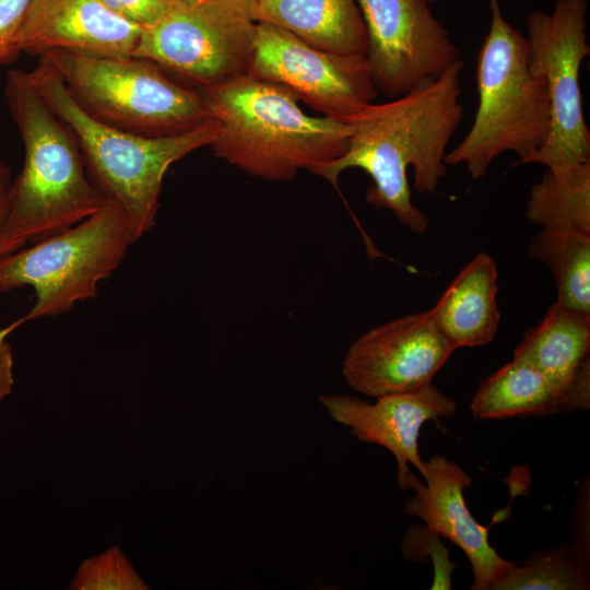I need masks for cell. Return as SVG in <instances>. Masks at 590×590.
<instances>
[{
	"mask_svg": "<svg viewBox=\"0 0 590 590\" xmlns=\"http://www.w3.org/2000/svg\"><path fill=\"white\" fill-rule=\"evenodd\" d=\"M463 67L459 59L439 76L399 97L368 104L346 120L353 131L345 153L314 174L337 187L344 170L363 169L373 180L366 201L390 210L412 232H425L429 221L412 202L406 172L411 166L413 188L422 193L435 192L446 176L447 146L464 113L460 103Z\"/></svg>",
	"mask_w": 590,
	"mask_h": 590,
	"instance_id": "6da1fadb",
	"label": "cell"
},
{
	"mask_svg": "<svg viewBox=\"0 0 590 590\" xmlns=\"http://www.w3.org/2000/svg\"><path fill=\"white\" fill-rule=\"evenodd\" d=\"M217 134L215 156L247 175L290 181L300 170L315 173L346 151L347 121L305 114L286 87L249 73L202 87Z\"/></svg>",
	"mask_w": 590,
	"mask_h": 590,
	"instance_id": "7a4b0ae2",
	"label": "cell"
},
{
	"mask_svg": "<svg viewBox=\"0 0 590 590\" xmlns=\"http://www.w3.org/2000/svg\"><path fill=\"white\" fill-rule=\"evenodd\" d=\"M4 95L25 156L12 181L1 257L79 224L108 201L90 178L71 130L45 103L28 73L9 71Z\"/></svg>",
	"mask_w": 590,
	"mask_h": 590,
	"instance_id": "3957f363",
	"label": "cell"
},
{
	"mask_svg": "<svg viewBox=\"0 0 590 590\" xmlns=\"http://www.w3.org/2000/svg\"><path fill=\"white\" fill-rule=\"evenodd\" d=\"M27 73L45 103L74 135L93 184L126 210L135 243L155 225L167 169L191 152L210 146L217 134L215 121L211 118L176 135L135 134L88 115L45 59L39 58Z\"/></svg>",
	"mask_w": 590,
	"mask_h": 590,
	"instance_id": "277c9868",
	"label": "cell"
},
{
	"mask_svg": "<svg viewBox=\"0 0 590 590\" xmlns=\"http://www.w3.org/2000/svg\"><path fill=\"white\" fill-rule=\"evenodd\" d=\"M491 22L477 55L479 103L463 140L445 157L464 164L473 179L485 176L505 152L526 165L545 144L551 128L547 88L528 63L527 37L505 17L499 0H488Z\"/></svg>",
	"mask_w": 590,
	"mask_h": 590,
	"instance_id": "5b68a950",
	"label": "cell"
},
{
	"mask_svg": "<svg viewBox=\"0 0 590 590\" xmlns=\"http://www.w3.org/2000/svg\"><path fill=\"white\" fill-rule=\"evenodd\" d=\"M92 117L145 137L191 131L211 119L200 92L173 81L157 63L135 56L54 50L39 56Z\"/></svg>",
	"mask_w": 590,
	"mask_h": 590,
	"instance_id": "8992f818",
	"label": "cell"
},
{
	"mask_svg": "<svg viewBox=\"0 0 590 590\" xmlns=\"http://www.w3.org/2000/svg\"><path fill=\"white\" fill-rule=\"evenodd\" d=\"M132 244L126 210L108 199L79 224L0 257V293L31 286L36 295L24 316L0 329V341L28 321L59 316L94 298L101 281L120 266Z\"/></svg>",
	"mask_w": 590,
	"mask_h": 590,
	"instance_id": "52a82bcc",
	"label": "cell"
},
{
	"mask_svg": "<svg viewBox=\"0 0 590 590\" xmlns=\"http://www.w3.org/2000/svg\"><path fill=\"white\" fill-rule=\"evenodd\" d=\"M257 23L251 0H206L174 4L142 30L132 56L197 84L216 85L249 72Z\"/></svg>",
	"mask_w": 590,
	"mask_h": 590,
	"instance_id": "ba28073f",
	"label": "cell"
},
{
	"mask_svg": "<svg viewBox=\"0 0 590 590\" xmlns=\"http://www.w3.org/2000/svg\"><path fill=\"white\" fill-rule=\"evenodd\" d=\"M586 0H557L552 13L527 16L528 63L547 88L551 128L545 144L528 162L546 168L590 163L579 72L589 56Z\"/></svg>",
	"mask_w": 590,
	"mask_h": 590,
	"instance_id": "9c48e42d",
	"label": "cell"
},
{
	"mask_svg": "<svg viewBox=\"0 0 590 590\" xmlns=\"http://www.w3.org/2000/svg\"><path fill=\"white\" fill-rule=\"evenodd\" d=\"M248 73L286 87L322 116L343 121L378 96L365 55L328 51L264 22L256 26Z\"/></svg>",
	"mask_w": 590,
	"mask_h": 590,
	"instance_id": "30bf717a",
	"label": "cell"
},
{
	"mask_svg": "<svg viewBox=\"0 0 590 590\" xmlns=\"http://www.w3.org/2000/svg\"><path fill=\"white\" fill-rule=\"evenodd\" d=\"M367 32L366 59L378 92L399 97L439 76L459 49L427 0H357Z\"/></svg>",
	"mask_w": 590,
	"mask_h": 590,
	"instance_id": "8fae6325",
	"label": "cell"
},
{
	"mask_svg": "<svg viewBox=\"0 0 590 590\" xmlns=\"http://www.w3.org/2000/svg\"><path fill=\"white\" fill-rule=\"evenodd\" d=\"M457 350L430 309L381 323L349 347L342 375L355 391L377 398L429 384Z\"/></svg>",
	"mask_w": 590,
	"mask_h": 590,
	"instance_id": "7c38bea8",
	"label": "cell"
},
{
	"mask_svg": "<svg viewBox=\"0 0 590 590\" xmlns=\"http://www.w3.org/2000/svg\"><path fill=\"white\" fill-rule=\"evenodd\" d=\"M319 401L358 440L379 445L393 455L401 491L409 488V463L422 477L425 473V461L418 452L423 424L457 412V402L432 384L415 391L377 397L373 404L345 394H323Z\"/></svg>",
	"mask_w": 590,
	"mask_h": 590,
	"instance_id": "4fadbf2b",
	"label": "cell"
},
{
	"mask_svg": "<svg viewBox=\"0 0 590 590\" xmlns=\"http://www.w3.org/2000/svg\"><path fill=\"white\" fill-rule=\"evenodd\" d=\"M423 484L410 472L409 488L414 495L404 510L425 522L429 533L442 535L467 555L473 574L472 590H492L514 564L498 555L489 544L491 526L477 522L470 512L463 491L472 477L462 468L436 455L425 461Z\"/></svg>",
	"mask_w": 590,
	"mask_h": 590,
	"instance_id": "5bb4252c",
	"label": "cell"
},
{
	"mask_svg": "<svg viewBox=\"0 0 590 590\" xmlns=\"http://www.w3.org/2000/svg\"><path fill=\"white\" fill-rule=\"evenodd\" d=\"M141 32L102 0H31L16 47L38 56L54 50L132 56Z\"/></svg>",
	"mask_w": 590,
	"mask_h": 590,
	"instance_id": "9a60e30c",
	"label": "cell"
},
{
	"mask_svg": "<svg viewBox=\"0 0 590 590\" xmlns=\"http://www.w3.org/2000/svg\"><path fill=\"white\" fill-rule=\"evenodd\" d=\"M589 408L590 370L567 390L534 365L515 357L480 384L470 404L476 421L564 414Z\"/></svg>",
	"mask_w": 590,
	"mask_h": 590,
	"instance_id": "2e32d148",
	"label": "cell"
},
{
	"mask_svg": "<svg viewBox=\"0 0 590 590\" xmlns=\"http://www.w3.org/2000/svg\"><path fill=\"white\" fill-rule=\"evenodd\" d=\"M497 266L486 252H477L430 308L447 338L459 347L482 346L495 338L500 314Z\"/></svg>",
	"mask_w": 590,
	"mask_h": 590,
	"instance_id": "e0dca14e",
	"label": "cell"
},
{
	"mask_svg": "<svg viewBox=\"0 0 590 590\" xmlns=\"http://www.w3.org/2000/svg\"><path fill=\"white\" fill-rule=\"evenodd\" d=\"M256 22L280 26L310 45L366 55L367 32L357 0H251Z\"/></svg>",
	"mask_w": 590,
	"mask_h": 590,
	"instance_id": "ac0fdd59",
	"label": "cell"
},
{
	"mask_svg": "<svg viewBox=\"0 0 590 590\" xmlns=\"http://www.w3.org/2000/svg\"><path fill=\"white\" fill-rule=\"evenodd\" d=\"M590 314L550 306L543 319L527 331L514 357L523 359L571 390L590 370Z\"/></svg>",
	"mask_w": 590,
	"mask_h": 590,
	"instance_id": "d6986e66",
	"label": "cell"
},
{
	"mask_svg": "<svg viewBox=\"0 0 590 590\" xmlns=\"http://www.w3.org/2000/svg\"><path fill=\"white\" fill-rule=\"evenodd\" d=\"M529 251L551 270L556 303L590 314V233L545 227L532 239Z\"/></svg>",
	"mask_w": 590,
	"mask_h": 590,
	"instance_id": "ffe728a7",
	"label": "cell"
},
{
	"mask_svg": "<svg viewBox=\"0 0 590 590\" xmlns=\"http://www.w3.org/2000/svg\"><path fill=\"white\" fill-rule=\"evenodd\" d=\"M527 217L542 228L590 233V163L546 168L531 188Z\"/></svg>",
	"mask_w": 590,
	"mask_h": 590,
	"instance_id": "44dd1931",
	"label": "cell"
},
{
	"mask_svg": "<svg viewBox=\"0 0 590 590\" xmlns=\"http://www.w3.org/2000/svg\"><path fill=\"white\" fill-rule=\"evenodd\" d=\"M590 588L589 559L574 544L554 545L515 563L492 590H586Z\"/></svg>",
	"mask_w": 590,
	"mask_h": 590,
	"instance_id": "7402d4cb",
	"label": "cell"
},
{
	"mask_svg": "<svg viewBox=\"0 0 590 590\" xmlns=\"http://www.w3.org/2000/svg\"><path fill=\"white\" fill-rule=\"evenodd\" d=\"M74 590H148L118 546L81 563L69 587Z\"/></svg>",
	"mask_w": 590,
	"mask_h": 590,
	"instance_id": "603a6c76",
	"label": "cell"
},
{
	"mask_svg": "<svg viewBox=\"0 0 590 590\" xmlns=\"http://www.w3.org/2000/svg\"><path fill=\"white\" fill-rule=\"evenodd\" d=\"M102 2L114 14L142 30L155 25L174 5L170 0H102Z\"/></svg>",
	"mask_w": 590,
	"mask_h": 590,
	"instance_id": "cb8c5ba5",
	"label": "cell"
},
{
	"mask_svg": "<svg viewBox=\"0 0 590 590\" xmlns=\"http://www.w3.org/2000/svg\"><path fill=\"white\" fill-rule=\"evenodd\" d=\"M31 0H0V64L11 62L20 54L16 38Z\"/></svg>",
	"mask_w": 590,
	"mask_h": 590,
	"instance_id": "d4e9b609",
	"label": "cell"
},
{
	"mask_svg": "<svg viewBox=\"0 0 590 590\" xmlns=\"http://www.w3.org/2000/svg\"><path fill=\"white\" fill-rule=\"evenodd\" d=\"M576 516V531L574 533L575 547L589 559V487L582 488L579 495Z\"/></svg>",
	"mask_w": 590,
	"mask_h": 590,
	"instance_id": "484cf974",
	"label": "cell"
},
{
	"mask_svg": "<svg viewBox=\"0 0 590 590\" xmlns=\"http://www.w3.org/2000/svg\"><path fill=\"white\" fill-rule=\"evenodd\" d=\"M14 386L13 354L10 343L0 341V401L8 397Z\"/></svg>",
	"mask_w": 590,
	"mask_h": 590,
	"instance_id": "4316f807",
	"label": "cell"
},
{
	"mask_svg": "<svg viewBox=\"0 0 590 590\" xmlns=\"http://www.w3.org/2000/svg\"><path fill=\"white\" fill-rule=\"evenodd\" d=\"M11 172L7 164L0 160V246L2 239V233L7 216L10 208L11 200V187H12ZM1 257V252H0Z\"/></svg>",
	"mask_w": 590,
	"mask_h": 590,
	"instance_id": "83f0119b",
	"label": "cell"
},
{
	"mask_svg": "<svg viewBox=\"0 0 590 590\" xmlns=\"http://www.w3.org/2000/svg\"><path fill=\"white\" fill-rule=\"evenodd\" d=\"M174 4L190 5L204 2L206 0H170Z\"/></svg>",
	"mask_w": 590,
	"mask_h": 590,
	"instance_id": "f1b7e54d",
	"label": "cell"
},
{
	"mask_svg": "<svg viewBox=\"0 0 590 590\" xmlns=\"http://www.w3.org/2000/svg\"><path fill=\"white\" fill-rule=\"evenodd\" d=\"M429 3L436 2L438 0H427Z\"/></svg>",
	"mask_w": 590,
	"mask_h": 590,
	"instance_id": "f546056e",
	"label": "cell"
}]
</instances>
